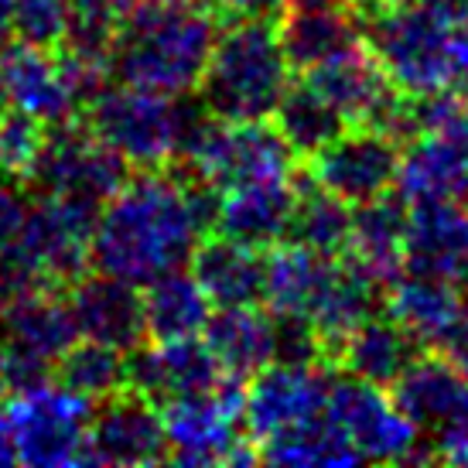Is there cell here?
I'll use <instances>...</instances> for the list:
<instances>
[{
	"mask_svg": "<svg viewBox=\"0 0 468 468\" xmlns=\"http://www.w3.org/2000/svg\"><path fill=\"white\" fill-rule=\"evenodd\" d=\"M216 219V192L171 168H137L96 216L92 267L133 287L192 261Z\"/></svg>",
	"mask_w": 468,
	"mask_h": 468,
	"instance_id": "obj_1",
	"label": "cell"
},
{
	"mask_svg": "<svg viewBox=\"0 0 468 468\" xmlns=\"http://www.w3.org/2000/svg\"><path fill=\"white\" fill-rule=\"evenodd\" d=\"M216 38L219 14L206 0H137L120 17L110 79L165 96H188L206 76Z\"/></svg>",
	"mask_w": 468,
	"mask_h": 468,
	"instance_id": "obj_2",
	"label": "cell"
},
{
	"mask_svg": "<svg viewBox=\"0 0 468 468\" xmlns=\"http://www.w3.org/2000/svg\"><path fill=\"white\" fill-rule=\"evenodd\" d=\"M291 86V62L271 17L229 21L208 55L198 100L212 117L229 123H257L273 117Z\"/></svg>",
	"mask_w": 468,
	"mask_h": 468,
	"instance_id": "obj_3",
	"label": "cell"
},
{
	"mask_svg": "<svg viewBox=\"0 0 468 468\" xmlns=\"http://www.w3.org/2000/svg\"><path fill=\"white\" fill-rule=\"evenodd\" d=\"M452 38L455 25H444L414 0H397L383 11L366 14V48L407 96L458 86Z\"/></svg>",
	"mask_w": 468,
	"mask_h": 468,
	"instance_id": "obj_4",
	"label": "cell"
},
{
	"mask_svg": "<svg viewBox=\"0 0 468 468\" xmlns=\"http://www.w3.org/2000/svg\"><path fill=\"white\" fill-rule=\"evenodd\" d=\"M243 397H247V383L226 377L216 390L161 403L168 462L188 468L257 465L261 448L257 441H247Z\"/></svg>",
	"mask_w": 468,
	"mask_h": 468,
	"instance_id": "obj_5",
	"label": "cell"
},
{
	"mask_svg": "<svg viewBox=\"0 0 468 468\" xmlns=\"http://www.w3.org/2000/svg\"><path fill=\"white\" fill-rule=\"evenodd\" d=\"M86 127L133 168H165L178 157L182 96L137 90L127 82L103 86L86 103Z\"/></svg>",
	"mask_w": 468,
	"mask_h": 468,
	"instance_id": "obj_6",
	"label": "cell"
},
{
	"mask_svg": "<svg viewBox=\"0 0 468 468\" xmlns=\"http://www.w3.org/2000/svg\"><path fill=\"white\" fill-rule=\"evenodd\" d=\"M294 151L287 147L277 127L257 123H229L212 117L206 133L198 137L192 154L178 168L208 185L212 192L247 182H271V178H294Z\"/></svg>",
	"mask_w": 468,
	"mask_h": 468,
	"instance_id": "obj_7",
	"label": "cell"
},
{
	"mask_svg": "<svg viewBox=\"0 0 468 468\" xmlns=\"http://www.w3.org/2000/svg\"><path fill=\"white\" fill-rule=\"evenodd\" d=\"M45 196H62L90 208H103L131 178L127 161L106 147L90 127L79 123H55L45 133L41 154L27 175Z\"/></svg>",
	"mask_w": 468,
	"mask_h": 468,
	"instance_id": "obj_8",
	"label": "cell"
},
{
	"mask_svg": "<svg viewBox=\"0 0 468 468\" xmlns=\"http://www.w3.org/2000/svg\"><path fill=\"white\" fill-rule=\"evenodd\" d=\"M393 400L428 444L431 458H448L468 441V373L448 356H414L393 379Z\"/></svg>",
	"mask_w": 468,
	"mask_h": 468,
	"instance_id": "obj_9",
	"label": "cell"
},
{
	"mask_svg": "<svg viewBox=\"0 0 468 468\" xmlns=\"http://www.w3.org/2000/svg\"><path fill=\"white\" fill-rule=\"evenodd\" d=\"M17 444V462L35 468L82 465V444L92 420V400L69 390L66 383H45L17 393L7 407Z\"/></svg>",
	"mask_w": 468,
	"mask_h": 468,
	"instance_id": "obj_10",
	"label": "cell"
},
{
	"mask_svg": "<svg viewBox=\"0 0 468 468\" xmlns=\"http://www.w3.org/2000/svg\"><path fill=\"white\" fill-rule=\"evenodd\" d=\"M328 414L346 431L363 462H431V452L417 448V428L403 417L387 387H377L352 373H335Z\"/></svg>",
	"mask_w": 468,
	"mask_h": 468,
	"instance_id": "obj_11",
	"label": "cell"
},
{
	"mask_svg": "<svg viewBox=\"0 0 468 468\" xmlns=\"http://www.w3.org/2000/svg\"><path fill=\"white\" fill-rule=\"evenodd\" d=\"M335 369L322 363H271L250 377L243 397V424L257 444L294 431L328 410Z\"/></svg>",
	"mask_w": 468,
	"mask_h": 468,
	"instance_id": "obj_12",
	"label": "cell"
},
{
	"mask_svg": "<svg viewBox=\"0 0 468 468\" xmlns=\"http://www.w3.org/2000/svg\"><path fill=\"white\" fill-rule=\"evenodd\" d=\"M96 216H100V208L41 192L38 202H31L25 233L14 243L25 250V257L35 263V271L41 273L45 284L69 287L92 263Z\"/></svg>",
	"mask_w": 468,
	"mask_h": 468,
	"instance_id": "obj_13",
	"label": "cell"
},
{
	"mask_svg": "<svg viewBox=\"0 0 468 468\" xmlns=\"http://www.w3.org/2000/svg\"><path fill=\"white\" fill-rule=\"evenodd\" d=\"M397 137L377 127H346L335 141L325 144L312 161L314 182L328 188L349 206H363L369 198L387 196L397 182L400 147Z\"/></svg>",
	"mask_w": 468,
	"mask_h": 468,
	"instance_id": "obj_14",
	"label": "cell"
},
{
	"mask_svg": "<svg viewBox=\"0 0 468 468\" xmlns=\"http://www.w3.org/2000/svg\"><path fill=\"white\" fill-rule=\"evenodd\" d=\"M168 462L161 407L144 393L123 390L92 410L82 465H157Z\"/></svg>",
	"mask_w": 468,
	"mask_h": 468,
	"instance_id": "obj_15",
	"label": "cell"
},
{
	"mask_svg": "<svg viewBox=\"0 0 468 468\" xmlns=\"http://www.w3.org/2000/svg\"><path fill=\"white\" fill-rule=\"evenodd\" d=\"M222 373L216 352L208 349L206 338H171V342H151L127 352V390L144 393L147 400L161 403L175 397L216 390Z\"/></svg>",
	"mask_w": 468,
	"mask_h": 468,
	"instance_id": "obj_16",
	"label": "cell"
},
{
	"mask_svg": "<svg viewBox=\"0 0 468 468\" xmlns=\"http://www.w3.org/2000/svg\"><path fill=\"white\" fill-rule=\"evenodd\" d=\"M0 76H4V100L38 117L45 127L66 123L76 110H82L66 58L55 48H35L25 41L4 45Z\"/></svg>",
	"mask_w": 468,
	"mask_h": 468,
	"instance_id": "obj_17",
	"label": "cell"
},
{
	"mask_svg": "<svg viewBox=\"0 0 468 468\" xmlns=\"http://www.w3.org/2000/svg\"><path fill=\"white\" fill-rule=\"evenodd\" d=\"M69 308L76 318L79 338L106 342L117 349L131 352L137 349L147 328H144V298L137 287L110 277V273H82L79 281L69 284Z\"/></svg>",
	"mask_w": 468,
	"mask_h": 468,
	"instance_id": "obj_18",
	"label": "cell"
},
{
	"mask_svg": "<svg viewBox=\"0 0 468 468\" xmlns=\"http://www.w3.org/2000/svg\"><path fill=\"white\" fill-rule=\"evenodd\" d=\"M298 202V178H271V182H247L216 192V219L212 226L222 236L257 250H271L291 233Z\"/></svg>",
	"mask_w": 468,
	"mask_h": 468,
	"instance_id": "obj_19",
	"label": "cell"
},
{
	"mask_svg": "<svg viewBox=\"0 0 468 468\" xmlns=\"http://www.w3.org/2000/svg\"><path fill=\"white\" fill-rule=\"evenodd\" d=\"M403 271L431 273L462 284L468 273V206L465 202H424L407 206Z\"/></svg>",
	"mask_w": 468,
	"mask_h": 468,
	"instance_id": "obj_20",
	"label": "cell"
},
{
	"mask_svg": "<svg viewBox=\"0 0 468 468\" xmlns=\"http://www.w3.org/2000/svg\"><path fill=\"white\" fill-rule=\"evenodd\" d=\"M397 196L407 206L424 202H468V141L417 133L400 154Z\"/></svg>",
	"mask_w": 468,
	"mask_h": 468,
	"instance_id": "obj_21",
	"label": "cell"
},
{
	"mask_svg": "<svg viewBox=\"0 0 468 468\" xmlns=\"http://www.w3.org/2000/svg\"><path fill=\"white\" fill-rule=\"evenodd\" d=\"M277 35L294 72L325 66L335 55L363 45L366 38L349 4H287Z\"/></svg>",
	"mask_w": 468,
	"mask_h": 468,
	"instance_id": "obj_22",
	"label": "cell"
},
{
	"mask_svg": "<svg viewBox=\"0 0 468 468\" xmlns=\"http://www.w3.org/2000/svg\"><path fill=\"white\" fill-rule=\"evenodd\" d=\"M338 257L301 247L294 239L271 247V257L263 267V304L273 314H291V318L312 322V314L318 312V304L335 277Z\"/></svg>",
	"mask_w": 468,
	"mask_h": 468,
	"instance_id": "obj_23",
	"label": "cell"
},
{
	"mask_svg": "<svg viewBox=\"0 0 468 468\" xmlns=\"http://www.w3.org/2000/svg\"><path fill=\"white\" fill-rule=\"evenodd\" d=\"M387 312L400 322L417 346H441L452 335V328L462 322L468 312L465 291L455 281L444 277H431V273H400L390 287H387Z\"/></svg>",
	"mask_w": 468,
	"mask_h": 468,
	"instance_id": "obj_24",
	"label": "cell"
},
{
	"mask_svg": "<svg viewBox=\"0 0 468 468\" xmlns=\"http://www.w3.org/2000/svg\"><path fill=\"white\" fill-rule=\"evenodd\" d=\"M208 349L216 352L222 373L233 379L257 377L263 366L277 363V318L257 304H233L219 308L206 325Z\"/></svg>",
	"mask_w": 468,
	"mask_h": 468,
	"instance_id": "obj_25",
	"label": "cell"
},
{
	"mask_svg": "<svg viewBox=\"0 0 468 468\" xmlns=\"http://www.w3.org/2000/svg\"><path fill=\"white\" fill-rule=\"evenodd\" d=\"M263 267L261 250L239 243L233 236H206L192 253V273L206 287L216 308L233 304H261L263 301Z\"/></svg>",
	"mask_w": 468,
	"mask_h": 468,
	"instance_id": "obj_26",
	"label": "cell"
},
{
	"mask_svg": "<svg viewBox=\"0 0 468 468\" xmlns=\"http://www.w3.org/2000/svg\"><path fill=\"white\" fill-rule=\"evenodd\" d=\"M417 356V338L393 314H369L338 342L328 359H335L342 373L369 379L377 387H393Z\"/></svg>",
	"mask_w": 468,
	"mask_h": 468,
	"instance_id": "obj_27",
	"label": "cell"
},
{
	"mask_svg": "<svg viewBox=\"0 0 468 468\" xmlns=\"http://www.w3.org/2000/svg\"><path fill=\"white\" fill-rule=\"evenodd\" d=\"M0 338L58 363L79 338L69 298L55 294V287H38L21 298L4 301L0 304Z\"/></svg>",
	"mask_w": 468,
	"mask_h": 468,
	"instance_id": "obj_28",
	"label": "cell"
},
{
	"mask_svg": "<svg viewBox=\"0 0 468 468\" xmlns=\"http://www.w3.org/2000/svg\"><path fill=\"white\" fill-rule=\"evenodd\" d=\"M407 202L400 196H379L363 206H352L349 253L383 287L403 273V243H407Z\"/></svg>",
	"mask_w": 468,
	"mask_h": 468,
	"instance_id": "obj_29",
	"label": "cell"
},
{
	"mask_svg": "<svg viewBox=\"0 0 468 468\" xmlns=\"http://www.w3.org/2000/svg\"><path fill=\"white\" fill-rule=\"evenodd\" d=\"M144 328L151 342L202 335L212 318V301L196 273L171 271L144 287Z\"/></svg>",
	"mask_w": 468,
	"mask_h": 468,
	"instance_id": "obj_30",
	"label": "cell"
},
{
	"mask_svg": "<svg viewBox=\"0 0 468 468\" xmlns=\"http://www.w3.org/2000/svg\"><path fill=\"white\" fill-rule=\"evenodd\" d=\"M273 120L294 157H314L349 127V120L338 113L335 103L314 90L308 79L298 86H287L281 106L273 110Z\"/></svg>",
	"mask_w": 468,
	"mask_h": 468,
	"instance_id": "obj_31",
	"label": "cell"
},
{
	"mask_svg": "<svg viewBox=\"0 0 468 468\" xmlns=\"http://www.w3.org/2000/svg\"><path fill=\"white\" fill-rule=\"evenodd\" d=\"M261 462L287 468H312V465H356L363 462L359 452L352 448L346 431L335 424V417L322 414L301 424L294 431H284L271 441L261 444Z\"/></svg>",
	"mask_w": 468,
	"mask_h": 468,
	"instance_id": "obj_32",
	"label": "cell"
},
{
	"mask_svg": "<svg viewBox=\"0 0 468 468\" xmlns=\"http://www.w3.org/2000/svg\"><path fill=\"white\" fill-rule=\"evenodd\" d=\"M352 236V206L332 196L328 188L314 182L312 175L298 182V202H294V219H291V233L301 247H312L318 253L338 257L349 250Z\"/></svg>",
	"mask_w": 468,
	"mask_h": 468,
	"instance_id": "obj_33",
	"label": "cell"
},
{
	"mask_svg": "<svg viewBox=\"0 0 468 468\" xmlns=\"http://www.w3.org/2000/svg\"><path fill=\"white\" fill-rule=\"evenodd\" d=\"M55 373H58V383H66L69 390L82 393L92 403H103L127 390V352L106 342L76 338L66 356L55 363Z\"/></svg>",
	"mask_w": 468,
	"mask_h": 468,
	"instance_id": "obj_34",
	"label": "cell"
},
{
	"mask_svg": "<svg viewBox=\"0 0 468 468\" xmlns=\"http://www.w3.org/2000/svg\"><path fill=\"white\" fill-rule=\"evenodd\" d=\"M123 7L120 0H69V25L62 52L92 58L110 69V48L117 38Z\"/></svg>",
	"mask_w": 468,
	"mask_h": 468,
	"instance_id": "obj_35",
	"label": "cell"
},
{
	"mask_svg": "<svg viewBox=\"0 0 468 468\" xmlns=\"http://www.w3.org/2000/svg\"><path fill=\"white\" fill-rule=\"evenodd\" d=\"M48 127L11 103H0V175L25 182L41 154Z\"/></svg>",
	"mask_w": 468,
	"mask_h": 468,
	"instance_id": "obj_36",
	"label": "cell"
},
{
	"mask_svg": "<svg viewBox=\"0 0 468 468\" xmlns=\"http://www.w3.org/2000/svg\"><path fill=\"white\" fill-rule=\"evenodd\" d=\"M69 0H14V38L35 48H62Z\"/></svg>",
	"mask_w": 468,
	"mask_h": 468,
	"instance_id": "obj_37",
	"label": "cell"
},
{
	"mask_svg": "<svg viewBox=\"0 0 468 468\" xmlns=\"http://www.w3.org/2000/svg\"><path fill=\"white\" fill-rule=\"evenodd\" d=\"M27 216H31V198H27L21 178L0 175V247L14 243L25 233Z\"/></svg>",
	"mask_w": 468,
	"mask_h": 468,
	"instance_id": "obj_38",
	"label": "cell"
},
{
	"mask_svg": "<svg viewBox=\"0 0 468 468\" xmlns=\"http://www.w3.org/2000/svg\"><path fill=\"white\" fill-rule=\"evenodd\" d=\"M212 11L226 21H247V17H273L284 11L287 0H206Z\"/></svg>",
	"mask_w": 468,
	"mask_h": 468,
	"instance_id": "obj_39",
	"label": "cell"
},
{
	"mask_svg": "<svg viewBox=\"0 0 468 468\" xmlns=\"http://www.w3.org/2000/svg\"><path fill=\"white\" fill-rule=\"evenodd\" d=\"M441 352L458 366V369H465L468 373V312L462 314V322L452 328V335L441 342Z\"/></svg>",
	"mask_w": 468,
	"mask_h": 468,
	"instance_id": "obj_40",
	"label": "cell"
},
{
	"mask_svg": "<svg viewBox=\"0 0 468 468\" xmlns=\"http://www.w3.org/2000/svg\"><path fill=\"white\" fill-rule=\"evenodd\" d=\"M434 17H441L444 25H468V0H414Z\"/></svg>",
	"mask_w": 468,
	"mask_h": 468,
	"instance_id": "obj_41",
	"label": "cell"
},
{
	"mask_svg": "<svg viewBox=\"0 0 468 468\" xmlns=\"http://www.w3.org/2000/svg\"><path fill=\"white\" fill-rule=\"evenodd\" d=\"M14 462H17V444H14L11 420H7V417H0V468L14 465Z\"/></svg>",
	"mask_w": 468,
	"mask_h": 468,
	"instance_id": "obj_42",
	"label": "cell"
},
{
	"mask_svg": "<svg viewBox=\"0 0 468 468\" xmlns=\"http://www.w3.org/2000/svg\"><path fill=\"white\" fill-rule=\"evenodd\" d=\"M14 35V0H0V48Z\"/></svg>",
	"mask_w": 468,
	"mask_h": 468,
	"instance_id": "obj_43",
	"label": "cell"
},
{
	"mask_svg": "<svg viewBox=\"0 0 468 468\" xmlns=\"http://www.w3.org/2000/svg\"><path fill=\"white\" fill-rule=\"evenodd\" d=\"M444 462H452V465H468V441L462 444V448H455V452L444 458Z\"/></svg>",
	"mask_w": 468,
	"mask_h": 468,
	"instance_id": "obj_44",
	"label": "cell"
},
{
	"mask_svg": "<svg viewBox=\"0 0 468 468\" xmlns=\"http://www.w3.org/2000/svg\"><path fill=\"white\" fill-rule=\"evenodd\" d=\"M4 393H7V383H4V377H0V400H4Z\"/></svg>",
	"mask_w": 468,
	"mask_h": 468,
	"instance_id": "obj_45",
	"label": "cell"
},
{
	"mask_svg": "<svg viewBox=\"0 0 468 468\" xmlns=\"http://www.w3.org/2000/svg\"><path fill=\"white\" fill-rule=\"evenodd\" d=\"M0 103H7V100H4V76H0Z\"/></svg>",
	"mask_w": 468,
	"mask_h": 468,
	"instance_id": "obj_46",
	"label": "cell"
},
{
	"mask_svg": "<svg viewBox=\"0 0 468 468\" xmlns=\"http://www.w3.org/2000/svg\"><path fill=\"white\" fill-rule=\"evenodd\" d=\"M462 291H465V301H468V273H465V281H462Z\"/></svg>",
	"mask_w": 468,
	"mask_h": 468,
	"instance_id": "obj_47",
	"label": "cell"
},
{
	"mask_svg": "<svg viewBox=\"0 0 468 468\" xmlns=\"http://www.w3.org/2000/svg\"><path fill=\"white\" fill-rule=\"evenodd\" d=\"M346 4H349V0H346Z\"/></svg>",
	"mask_w": 468,
	"mask_h": 468,
	"instance_id": "obj_48",
	"label": "cell"
}]
</instances>
